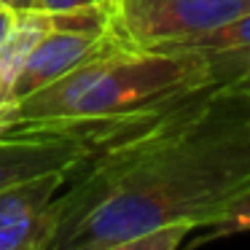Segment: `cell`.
<instances>
[{"label":"cell","instance_id":"obj_1","mask_svg":"<svg viewBox=\"0 0 250 250\" xmlns=\"http://www.w3.org/2000/svg\"><path fill=\"white\" fill-rule=\"evenodd\" d=\"M62 188L46 250H100L175 223L221 226L250 194V94L226 78L153 105Z\"/></svg>","mask_w":250,"mask_h":250},{"label":"cell","instance_id":"obj_2","mask_svg":"<svg viewBox=\"0 0 250 250\" xmlns=\"http://www.w3.org/2000/svg\"><path fill=\"white\" fill-rule=\"evenodd\" d=\"M245 54L110 49L0 116V135H73L92 151L121 124L169 97L237 78Z\"/></svg>","mask_w":250,"mask_h":250},{"label":"cell","instance_id":"obj_3","mask_svg":"<svg viewBox=\"0 0 250 250\" xmlns=\"http://www.w3.org/2000/svg\"><path fill=\"white\" fill-rule=\"evenodd\" d=\"M250 11V0H110L108 35L126 51H175Z\"/></svg>","mask_w":250,"mask_h":250},{"label":"cell","instance_id":"obj_4","mask_svg":"<svg viewBox=\"0 0 250 250\" xmlns=\"http://www.w3.org/2000/svg\"><path fill=\"white\" fill-rule=\"evenodd\" d=\"M92 146L73 135H0V188L49 172H73Z\"/></svg>","mask_w":250,"mask_h":250},{"label":"cell","instance_id":"obj_5","mask_svg":"<svg viewBox=\"0 0 250 250\" xmlns=\"http://www.w3.org/2000/svg\"><path fill=\"white\" fill-rule=\"evenodd\" d=\"M110 49H121L113 43L108 33L103 35H89V33H65V30H51L33 51H30L27 62L22 65L14 83V103H22L38 89L49 86V83L60 81L78 65L94 60V57L105 54Z\"/></svg>","mask_w":250,"mask_h":250},{"label":"cell","instance_id":"obj_6","mask_svg":"<svg viewBox=\"0 0 250 250\" xmlns=\"http://www.w3.org/2000/svg\"><path fill=\"white\" fill-rule=\"evenodd\" d=\"M51 33V19L49 14L41 11H27L19 14L17 24H14L11 35L3 46H0V116L6 113L14 103V83L27 62L30 51Z\"/></svg>","mask_w":250,"mask_h":250},{"label":"cell","instance_id":"obj_7","mask_svg":"<svg viewBox=\"0 0 250 250\" xmlns=\"http://www.w3.org/2000/svg\"><path fill=\"white\" fill-rule=\"evenodd\" d=\"M67 178H70V172H49L0 188V226L46 210L51 199L62 191V186L67 183Z\"/></svg>","mask_w":250,"mask_h":250},{"label":"cell","instance_id":"obj_8","mask_svg":"<svg viewBox=\"0 0 250 250\" xmlns=\"http://www.w3.org/2000/svg\"><path fill=\"white\" fill-rule=\"evenodd\" d=\"M54 231L51 205L30 218L0 226V250H46Z\"/></svg>","mask_w":250,"mask_h":250},{"label":"cell","instance_id":"obj_9","mask_svg":"<svg viewBox=\"0 0 250 250\" xmlns=\"http://www.w3.org/2000/svg\"><path fill=\"white\" fill-rule=\"evenodd\" d=\"M175 51H199V54H250V11L212 33L194 38Z\"/></svg>","mask_w":250,"mask_h":250},{"label":"cell","instance_id":"obj_10","mask_svg":"<svg viewBox=\"0 0 250 250\" xmlns=\"http://www.w3.org/2000/svg\"><path fill=\"white\" fill-rule=\"evenodd\" d=\"M191 231H194V229H191L188 223H175V226L156 229V231L140 234V237L124 239V242L105 245V248H100V250H178L180 242H183Z\"/></svg>","mask_w":250,"mask_h":250},{"label":"cell","instance_id":"obj_11","mask_svg":"<svg viewBox=\"0 0 250 250\" xmlns=\"http://www.w3.org/2000/svg\"><path fill=\"white\" fill-rule=\"evenodd\" d=\"M110 0H38L35 11L49 14V17H62V14L76 11H92V8H105Z\"/></svg>","mask_w":250,"mask_h":250},{"label":"cell","instance_id":"obj_12","mask_svg":"<svg viewBox=\"0 0 250 250\" xmlns=\"http://www.w3.org/2000/svg\"><path fill=\"white\" fill-rule=\"evenodd\" d=\"M250 229V194H245L237 205L229 210L226 221L215 226L218 234H234V231H248Z\"/></svg>","mask_w":250,"mask_h":250},{"label":"cell","instance_id":"obj_13","mask_svg":"<svg viewBox=\"0 0 250 250\" xmlns=\"http://www.w3.org/2000/svg\"><path fill=\"white\" fill-rule=\"evenodd\" d=\"M17 19H19L17 11H11V8H6V6H0V46L8 41V35H11Z\"/></svg>","mask_w":250,"mask_h":250},{"label":"cell","instance_id":"obj_14","mask_svg":"<svg viewBox=\"0 0 250 250\" xmlns=\"http://www.w3.org/2000/svg\"><path fill=\"white\" fill-rule=\"evenodd\" d=\"M0 6L11 8V11H17V14H27V11H35L38 0H0Z\"/></svg>","mask_w":250,"mask_h":250},{"label":"cell","instance_id":"obj_15","mask_svg":"<svg viewBox=\"0 0 250 250\" xmlns=\"http://www.w3.org/2000/svg\"><path fill=\"white\" fill-rule=\"evenodd\" d=\"M234 83H237L239 89H245V92L250 94V54H245V65H242V70L237 73Z\"/></svg>","mask_w":250,"mask_h":250}]
</instances>
